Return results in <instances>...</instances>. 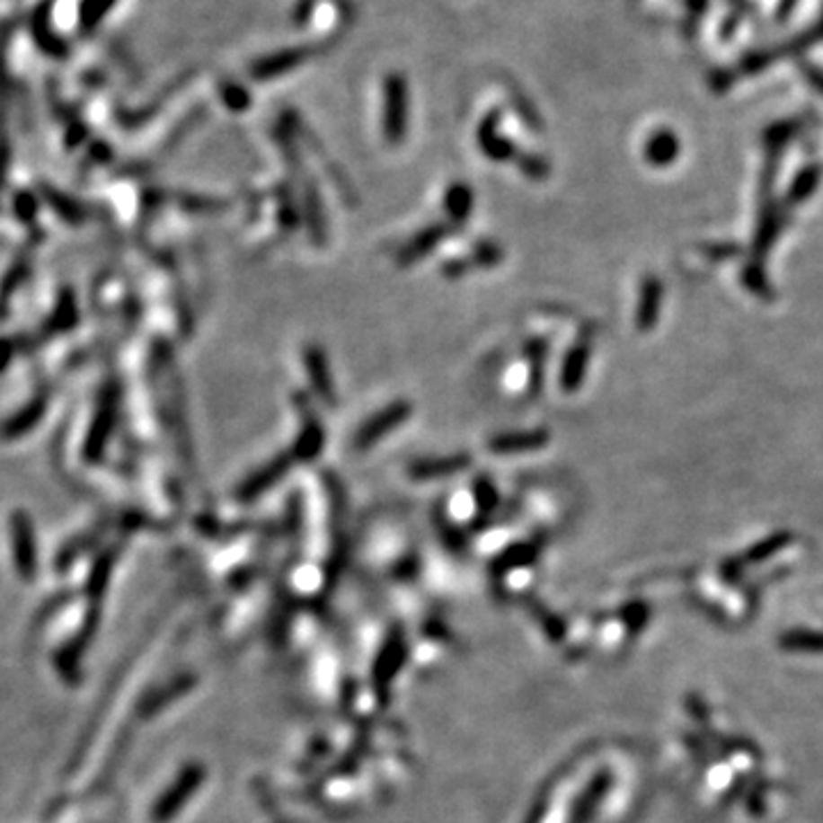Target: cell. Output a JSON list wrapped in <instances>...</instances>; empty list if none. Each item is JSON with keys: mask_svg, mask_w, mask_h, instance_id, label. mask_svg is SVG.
Returning a JSON list of instances; mask_svg holds the SVG:
<instances>
[{"mask_svg": "<svg viewBox=\"0 0 823 823\" xmlns=\"http://www.w3.org/2000/svg\"><path fill=\"white\" fill-rule=\"evenodd\" d=\"M407 106L410 101H407L405 75L394 71L385 78V117H382L385 136L392 145H398L407 133Z\"/></svg>", "mask_w": 823, "mask_h": 823, "instance_id": "obj_1", "label": "cell"}, {"mask_svg": "<svg viewBox=\"0 0 823 823\" xmlns=\"http://www.w3.org/2000/svg\"><path fill=\"white\" fill-rule=\"evenodd\" d=\"M407 417H410V405H407V403H394L392 407H387L385 412L376 414L371 421H367L362 428H359V432H357V437H355V447L357 448L373 447V444H376L382 435H387L389 430H394L396 426H401Z\"/></svg>", "mask_w": 823, "mask_h": 823, "instance_id": "obj_2", "label": "cell"}, {"mask_svg": "<svg viewBox=\"0 0 823 823\" xmlns=\"http://www.w3.org/2000/svg\"><path fill=\"white\" fill-rule=\"evenodd\" d=\"M312 53L314 49H309V46H297V49H287L275 53V56L261 58V60H256L252 65V78H256V81H270V78H277V75H284L288 69H296L302 62L309 60Z\"/></svg>", "mask_w": 823, "mask_h": 823, "instance_id": "obj_3", "label": "cell"}, {"mask_svg": "<svg viewBox=\"0 0 823 823\" xmlns=\"http://www.w3.org/2000/svg\"><path fill=\"white\" fill-rule=\"evenodd\" d=\"M469 465L467 456H453V457H442V460H423L417 462V465H412L410 473L414 478H442V476H451L453 472H460Z\"/></svg>", "mask_w": 823, "mask_h": 823, "instance_id": "obj_4", "label": "cell"}, {"mask_svg": "<svg viewBox=\"0 0 823 823\" xmlns=\"http://www.w3.org/2000/svg\"><path fill=\"white\" fill-rule=\"evenodd\" d=\"M497 119H499V115L497 112H492V115L482 121L481 131H478V140H481V146L487 156L497 158V161H503V158L510 156L512 149L506 140H501V137L497 136Z\"/></svg>", "mask_w": 823, "mask_h": 823, "instance_id": "obj_5", "label": "cell"}, {"mask_svg": "<svg viewBox=\"0 0 823 823\" xmlns=\"http://www.w3.org/2000/svg\"><path fill=\"white\" fill-rule=\"evenodd\" d=\"M547 442L544 432H515V435H503L497 437L490 447L492 451L499 453H510V451H527V448H537Z\"/></svg>", "mask_w": 823, "mask_h": 823, "instance_id": "obj_6", "label": "cell"}, {"mask_svg": "<svg viewBox=\"0 0 823 823\" xmlns=\"http://www.w3.org/2000/svg\"><path fill=\"white\" fill-rule=\"evenodd\" d=\"M305 362H306V371H309V376H312L318 394H321L323 398H330L332 401V377H330V373H327V367H325V355H323V352L314 346L306 350Z\"/></svg>", "mask_w": 823, "mask_h": 823, "instance_id": "obj_7", "label": "cell"}, {"mask_svg": "<svg viewBox=\"0 0 823 823\" xmlns=\"http://www.w3.org/2000/svg\"><path fill=\"white\" fill-rule=\"evenodd\" d=\"M288 465H291V457H288V456H281V457H277V460H272L270 465H266V467H263L261 472L254 473V478H250V481L245 482V487H243V492H245L247 497H250V494L261 492L263 487H268L272 481H277V478H279L281 473L287 472Z\"/></svg>", "mask_w": 823, "mask_h": 823, "instance_id": "obj_8", "label": "cell"}, {"mask_svg": "<svg viewBox=\"0 0 823 823\" xmlns=\"http://www.w3.org/2000/svg\"><path fill=\"white\" fill-rule=\"evenodd\" d=\"M675 154H677V140H675L670 133H657V136L648 142V158L652 163L666 165V163L673 161Z\"/></svg>", "mask_w": 823, "mask_h": 823, "instance_id": "obj_9", "label": "cell"}, {"mask_svg": "<svg viewBox=\"0 0 823 823\" xmlns=\"http://www.w3.org/2000/svg\"><path fill=\"white\" fill-rule=\"evenodd\" d=\"M447 201H448V208H451L453 216H456L457 220H462V217L469 213V208H472V192H469V188H465V186H456V188H451V192H448Z\"/></svg>", "mask_w": 823, "mask_h": 823, "instance_id": "obj_10", "label": "cell"}, {"mask_svg": "<svg viewBox=\"0 0 823 823\" xmlns=\"http://www.w3.org/2000/svg\"><path fill=\"white\" fill-rule=\"evenodd\" d=\"M442 236H444L442 226H432V229H428L426 234H423V236H419L417 241H414L410 247H407V252H405L407 259H405V261H410V259H417L419 254H423V252L430 250V247L435 245V243L442 241Z\"/></svg>", "mask_w": 823, "mask_h": 823, "instance_id": "obj_11", "label": "cell"}, {"mask_svg": "<svg viewBox=\"0 0 823 823\" xmlns=\"http://www.w3.org/2000/svg\"><path fill=\"white\" fill-rule=\"evenodd\" d=\"M808 75H810V81H812L814 85L819 87V90H823V74H821V71L808 69Z\"/></svg>", "mask_w": 823, "mask_h": 823, "instance_id": "obj_12", "label": "cell"}]
</instances>
